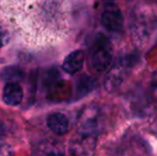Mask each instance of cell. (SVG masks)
I'll use <instances>...</instances> for the list:
<instances>
[{"label": "cell", "mask_w": 157, "mask_h": 156, "mask_svg": "<svg viewBox=\"0 0 157 156\" xmlns=\"http://www.w3.org/2000/svg\"><path fill=\"white\" fill-rule=\"evenodd\" d=\"M157 28V21L150 10L139 9L135 11L130 19L132 34L138 42L145 43L152 38Z\"/></svg>", "instance_id": "cell-1"}, {"label": "cell", "mask_w": 157, "mask_h": 156, "mask_svg": "<svg viewBox=\"0 0 157 156\" xmlns=\"http://www.w3.org/2000/svg\"><path fill=\"white\" fill-rule=\"evenodd\" d=\"M132 65V61L124 58L120 59L118 62L110 67L108 69V73L105 76V79H104V87H105L106 91L114 92L116 90H118L124 81Z\"/></svg>", "instance_id": "cell-2"}, {"label": "cell", "mask_w": 157, "mask_h": 156, "mask_svg": "<svg viewBox=\"0 0 157 156\" xmlns=\"http://www.w3.org/2000/svg\"><path fill=\"white\" fill-rule=\"evenodd\" d=\"M101 128V117L96 107H87L80 112L77 123V133L97 137Z\"/></svg>", "instance_id": "cell-3"}, {"label": "cell", "mask_w": 157, "mask_h": 156, "mask_svg": "<svg viewBox=\"0 0 157 156\" xmlns=\"http://www.w3.org/2000/svg\"><path fill=\"white\" fill-rule=\"evenodd\" d=\"M101 21L103 26L111 32H119L123 29L124 17L120 8L113 3H108L101 12Z\"/></svg>", "instance_id": "cell-4"}, {"label": "cell", "mask_w": 157, "mask_h": 156, "mask_svg": "<svg viewBox=\"0 0 157 156\" xmlns=\"http://www.w3.org/2000/svg\"><path fill=\"white\" fill-rule=\"evenodd\" d=\"M95 146H96L95 136L77 133L68 144V151L71 154L74 155H91L94 153Z\"/></svg>", "instance_id": "cell-5"}, {"label": "cell", "mask_w": 157, "mask_h": 156, "mask_svg": "<svg viewBox=\"0 0 157 156\" xmlns=\"http://www.w3.org/2000/svg\"><path fill=\"white\" fill-rule=\"evenodd\" d=\"M112 54L107 45L99 44L94 47L91 54L92 67L97 72H105L111 67Z\"/></svg>", "instance_id": "cell-6"}, {"label": "cell", "mask_w": 157, "mask_h": 156, "mask_svg": "<svg viewBox=\"0 0 157 156\" xmlns=\"http://www.w3.org/2000/svg\"><path fill=\"white\" fill-rule=\"evenodd\" d=\"M24 98V91L18 82L9 81L2 90V101L8 106H18Z\"/></svg>", "instance_id": "cell-7"}, {"label": "cell", "mask_w": 157, "mask_h": 156, "mask_svg": "<svg viewBox=\"0 0 157 156\" xmlns=\"http://www.w3.org/2000/svg\"><path fill=\"white\" fill-rule=\"evenodd\" d=\"M83 62H85V52L80 49L74 50L63 60L62 69L67 74L74 75L82 69Z\"/></svg>", "instance_id": "cell-8"}, {"label": "cell", "mask_w": 157, "mask_h": 156, "mask_svg": "<svg viewBox=\"0 0 157 156\" xmlns=\"http://www.w3.org/2000/svg\"><path fill=\"white\" fill-rule=\"evenodd\" d=\"M47 126L52 133L56 135H64L68 131V127H70V122L64 113L61 112H54L50 113L47 117Z\"/></svg>", "instance_id": "cell-9"}, {"label": "cell", "mask_w": 157, "mask_h": 156, "mask_svg": "<svg viewBox=\"0 0 157 156\" xmlns=\"http://www.w3.org/2000/svg\"><path fill=\"white\" fill-rule=\"evenodd\" d=\"M46 87L48 90V98L52 101H63L70 96V86L65 81L60 80V78L52 81Z\"/></svg>", "instance_id": "cell-10"}, {"label": "cell", "mask_w": 157, "mask_h": 156, "mask_svg": "<svg viewBox=\"0 0 157 156\" xmlns=\"http://www.w3.org/2000/svg\"><path fill=\"white\" fill-rule=\"evenodd\" d=\"M96 82L93 78L88 77V76H83V77L79 78L76 85V96L77 97H82L86 94L91 92L95 88Z\"/></svg>", "instance_id": "cell-11"}, {"label": "cell", "mask_w": 157, "mask_h": 156, "mask_svg": "<svg viewBox=\"0 0 157 156\" xmlns=\"http://www.w3.org/2000/svg\"><path fill=\"white\" fill-rule=\"evenodd\" d=\"M39 154H44V155H48V154H63V150H62V144H59L58 142H43V143L40 146L39 148Z\"/></svg>", "instance_id": "cell-12"}, {"label": "cell", "mask_w": 157, "mask_h": 156, "mask_svg": "<svg viewBox=\"0 0 157 156\" xmlns=\"http://www.w3.org/2000/svg\"><path fill=\"white\" fill-rule=\"evenodd\" d=\"M151 93L154 100L157 101V70L154 72L153 76L151 79Z\"/></svg>", "instance_id": "cell-13"}, {"label": "cell", "mask_w": 157, "mask_h": 156, "mask_svg": "<svg viewBox=\"0 0 157 156\" xmlns=\"http://www.w3.org/2000/svg\"><path fill=\"white\" fill-rule=\"evenodd\" d=\"M9 41V33L4 28L0 26V48L4 46Z\"/></svg>", "instance_id": "cell-14"}, {"label": "cell", "mask_w": 157, "mask_h": 156, "mask_svg": "<svg viewBox=\"0 0 157 156\" xmlns=\"http://www.w3.org/2000/svg\"><path fill=\"white\" fill-rule=\"evenodd\" d=\"M13 153L14 151L9 144H0V155H10Z\"/></svg>", "instance_id": "cell-15"}]
</instances>
